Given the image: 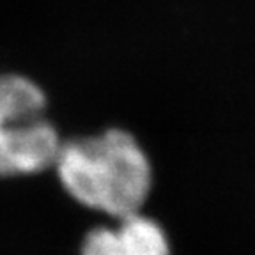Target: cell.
<instances>
[{
  "instance_id": "7a4b0ae2",
  "label": "cell",
  "mask_w": 255,
  "mask_h": 255,
  "mask_svg": "<svg viewBox=\"0 0 255 255\" xmlns=\"http://www.w3.org/2000/svg\"><path fill=\"white\" fill-rule=\"evenodd\" d=\"M62 140L44 89L23 73L0 71V179L52 170Z\"/></svg>"
},
{
  "instance_id": "3957f363",
  "label": "cell",
  "mask_w": 255,
  "mask_h": 255,
  "mask_svg": "<svg viewBox=\"0 0 255 255\" xmlns=\"http://www.w3.org/2000/svg\"><path fill=\"white\" fill-rule=\"evenodd\" d=\"M80 255H172V247L165 229L142 211L91 229Z\"/></svg>"
},
{
  "instance_id": "6da1fadb",
  "label": "cell",
  "mask_w": 255,
  "mask_h": 255,
  "mask_svg": "<svg viewBox=\"0 0 255 255\" xmlns=\"http://www.w3.org/2000/svg\"><path fill=\"white\" fill-rule=\"evenodd\" d=\"M52 170L76 204L110 220L142 213L154 183L145 149L123 128L62 140Z\"/></svg>"
}]
</instances>
